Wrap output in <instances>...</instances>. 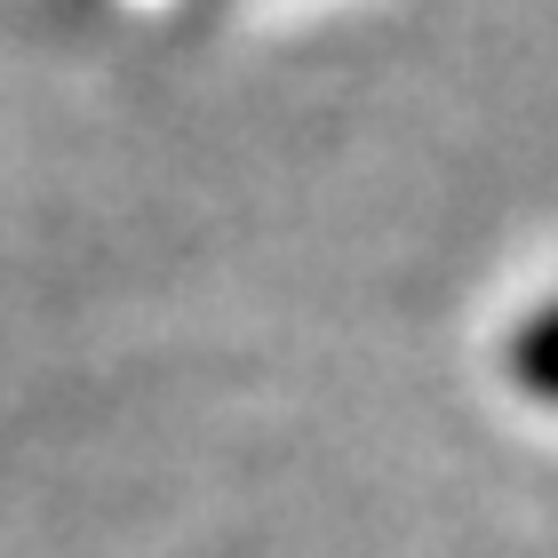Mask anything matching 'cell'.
<instances>
[{
    "mask_svg": "<svg viewBox=\"0 0 558 558\" xmlns=\"http://www.w3.org/2000/svg\"><path fill=\"white\" fill-rule=\"evenodd\" d=\"M511 375L558 408V303H550V312H535V319L511 336Z\"/></svg>",
    "mask_w": 558,
    "mask_h": 558,
    "instance_id": "6da1fadb",
    "label": "cell"
}]
</instances>
